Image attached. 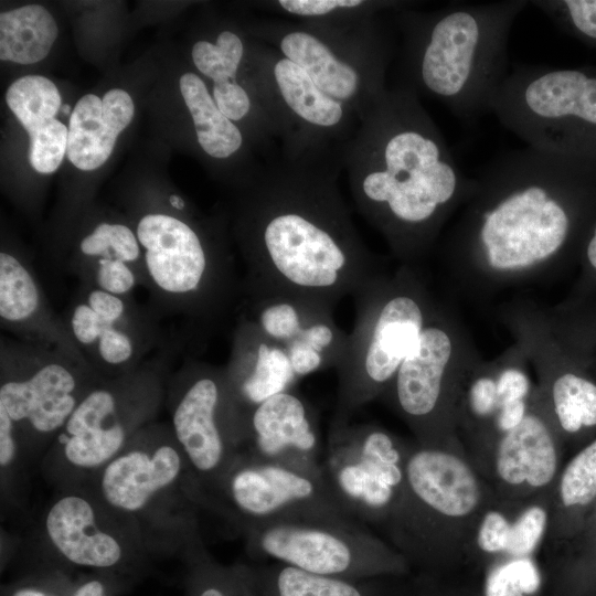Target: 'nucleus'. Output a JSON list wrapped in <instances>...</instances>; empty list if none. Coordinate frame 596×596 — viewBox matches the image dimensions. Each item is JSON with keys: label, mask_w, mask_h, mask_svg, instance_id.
<instances>
[{"label": "nucleus", "mask_w": 596, "mask_h": 596, "mask_svg": "<svg viewBox=\"0 0 596 596\" xmlns=\"http://www.w3.org/2000/svg\"><path fill=\"white\" fill-rule=\"evenodd\" d=\"M438 244L454 294L486 301L545 283L596 202V162L530 146L493 157Z\"/></svg>", "instance_id": "obj_1"}, {"label": "nucleus", "mask_w": 596, "mask_h": 596, "mask_svg": "<svg viewBox=\"0 0 596 596\" xmlns=\"http://www.w3.org/2000/svg\"><path fill=\"white\" fill-rule=\"evenodd\" d=\"M340 152L280 151L248 180L238 234L249 300L286 297L334 309L386 270L353 223Z\"/></svg>", "instance_id": "obj_2"}, {"label": "nucleus", "mask_w": 596, "mask_h": 596, "mask_svg": "<svg viewBox=\"0 0 596 596\" xmlns=\"http://www.w3.org/2000/svg\"><path fill=\"white\" fill-rule=\"evenodd\" d=\"M341 162L355 207L401 265L419 267L479 187L459 168L421 98L397 85L360 120Z\"/></svg>", "instance_id": "obj_3"}, {"label": "nucleus", "mask_w": 596, "mask_h": 596, "mask_svg": "<svg viewBox=\"0 0 596 596\" xmlns=\"http://www.w3.org/2000/svg\"><path fill=\"white\" fill-rule=\"evenodd\" d=\"M414 2L390 12L397 86L433 98L469 121L490 113L509 70L508 42L528 0L456 3L430 11Z\"/></svg>", "instance_id": "obj_4"}, {"label": "nucleus", "mask_w": 596, "mask_h": 596, "mask_svg": "<svg viewBox=\"0 0 596 596\" xmlns=\"http://www.w3.org/2000/svg\"><path fill=\"white\" fill-rule=\"evenodd\" d=\"M419 269L400 264L353 296L354 327L336 369L330 428L347 425L361 407L380 398L417 344L438 300Z\"/></svg>", "instance_id": "obj_5"}, {"label": "nucleus", "mask_w": 596, "mask_h": 596, "mask_svg": "<svg viewBox=\"0 0 596 596\" xmlns=\"http://www.w3.org/2000/svg\"><path fill=\"white\" fill-rule=\"evenodd\" d=\"M496 499L464 449L408 444L404 486L385 531L406 558L436 563L471 549L477 523Z\"/></svg>", "instance_id": "obj_6"}, {"label": "nucleus", "mask_w": 596, "mask_h": 596, "mask_svg": "<svg viewBox=\"0 0 596 596\" xmlns=\"http://www.w3.org/2000/svg\"><path fill=\"white\" fill-rule=\"evenodd\" d=\"M390 12L334 24L270 18L251 31L361 120L389 88L386 73L396 52Z\"/></svg>", "instance_id": "obj_7"}, {"label": "nucleus", "mask_w": 596, "mask_h": 596, "mask_svg": "<svg viewBox=\"0 0 596 596\" xmlns=\"http://www.w3.org/2000/svg\"><path fill=\"white\" fill-rule=\"evenodd\" d=\"M490 113L526 146L596 162V74L515 65Z\"/></svg>", "instance_id": "obj_8"}, {"label": "nucleus", "mask_w": 596, "mask_h": 596, "mask_svg": "<svg viewBox=\"0 0 596 596\" xmlns=\"http://www.w3.org/2000/svg\"><path fill=\"white\" fill-rule=\"evenodd\" d=\"M478 355L455 308L438 299L417 344L380 400L418 444L465 450L456 432L455 406L462 376Z\"/></svg>", "instance_id": "obj_9"}, {"label": "nucleus", "mask_w": 596, "mask_h": 596, "mask_svg": "<svg viewBox=\"0 0 596 596\" xmlns=\"http://www.w3.org/2000/svg\"><path fill=\"white\" fill-rule=\"evenodd\" d=\"M247 58V81L275 126L279 151L341 152L359 126L358 115L324 94L301 67L273 46L256 41Z\"/></svg>", "instance_id": "obj_10"}, {"label": "nucleus", "mask_w": 596, "mask_h": 596, "mask_svg": "<svg viewBox=\"0 0 596 596\" xmlns=\"http://www.w3.org/2000/svg\"><path fill=\"white\" fill-rule=\"evenodd\" d=\"M409 441L372 424L329 428L323 476L341 505L358 521L385 528L405 478Z\"/></svg>", "instance_id": "obj_11"}, {"label": "nucleus", "mask_w": 596, "mask_h": 596, "mask_svg": "<svg viewBox=\"0 0 596 596\" xmlns=\"http://www.w3.org/2000/svg\"><path fill=\"white\" fill-rule=\"evenodd\" d=\"M245 532L255 555L326 576L370 578L407 564L389 541L360 522H279Z\"/></svg>", "instance_id": "obj_12"}, {"label": "nucleus", "mask_w": 596, "mask_h": 596, "mask_svg": "<svg viewBox=\"0 0 596 596\" xmlns=\"http://www.w3.org/2000/svg\"><path fill=\"white\" fill-rule=\"evenodd\" d=\"M217 488L245 531L279 522H360L334 497L323 471L238 455Z\"/></svg>", "instance_id": "obj_13"}, {"label": "nucleus", "mask_w": 596, "mask_h": 596, "mask_svg": "<svg viewBox=\"0 0 596 596\" xmlns=\"http://www.w3.org/2000/svg\"><path fill=\"white\" fill-rule=\"evenodd\" d=\"M532 374L514 342L492 360L479 354L467 368L456 400L455 425L476 468L528 414L536 390Z\"/></svg>", "instance_id": "obj_14"}, {"label": "nucleus", "mask_w": 596, "mask_h": 596, "mask_svg": "<svg viewBox=\"0 0 596 596\" xmlns=\"http://www.w3.org/2000/svg\"><path fill=\"white\" fill-rule=\"evenodd\" d=\"M172 425L195 479L219 487L237 458L244 436V416L232 396L225 369L198 364L189 370Z\"/></svg>", "instance_id": "obj_15"}, {"label": "nucleus", "mask_w": 596, "mask_h": 596, "mask_svg": "<svg viewBox=\"0 0 596 596\" xmlns=\"http://www.w3.org/2000/svg\"><path fill=\"white\" fill-rule=\"evenodd\" d=\"M136 235L157 288L198 311L222 307L231 290L228 269L200 232L178 217L153 213L139 221Z\"/></svg>", "instance_id": "obj_16"}, {"label": "nucleus", "mask_w": 596, "mask_h": 596, "mask_svg": "<svg viewBox=\"0 0 596 596\" xmlns=\"http://www.w3.org/2000/svg\"><path fill=\"white\" fill-rule=\"evenodd\" d=\"M560 437L535 390L523 421L477 467L496 499L525 502L551 492L561 471Z\"/></svg>", "instance_id": "obj_17"}, {"label": "nucleus", "mask_w": 596, "mask_h": 596, "mask_svg": "<svg viewBox=\"0 0 596 596\" xmlns=\"http://www.w3.org/2000/svg\"><path fill=\"white\" fill-rule=\"evenodd\" d=\"M246 316L285 348L299 380L337 369L343 359L349 333L338 327L332 309L302 299L273 297L249 300Z\"/></svg>", "instance_id": "obj_18"}, {"label": "nucleus", "mask_w": 596, "mask_h": 596, "mask_svg": "<svg viewBox=\"0 0 596 596\" xmlns=\"http://www.w3.org/2000/svg\"><path fill=\"white\" fill-rule=\"evenodd\" d=\"M244 445L246 451L240 456L322 471L318 415L295 389L272 396L245 415L241 448Z\"/></svg>", "instance_id": "obj_19"}, {"label": "nucleus", "mask_w": 596, "mask_h": 596, "mask_svg": "<svg viewBox=\"0 0 596 596\" xmlns=\"http://www.w3.org/2000/svg\"><path fill=\"white\" fill-rule=\"evenodd\" d=\"M85 394L75 368L65 360L47 358L2 380L0 408L15 430L23 426L39 435H52L62 429Z\"/></svg>", "instance_id": "obj_20"}, {"label": "nucleus", "mask_w": 596, "mask_h": 596, "mask_svg": "<svg viewBox=\"0 0 596 596\" xmlns=\"http://www.w3.org/2000/svg\"><path fill=\"white\" fill-rule=\"evenodd\" d=\"M246 47L242 36L231 29L217 32L214 41L199 40L191 50L194 66L212 82V97L233 123L249 121L259 146L272 157L279 150L278 135L255 97L249 84L238 81Z\"/></svg>", "instance_id": "obj_21"}, {"label": "nucleus", "mask_w": 596, "mask_h": 596, "mask_svg": "<svg viewBox=\"0 0 596 596\" xmlns=\"http://www.w3.org/2000/svg\"><path fill=\"white\" fill-rule=\"evenodd\" d=\"M188 461L177 440L125 447L103 467L100 492L115 510L137 513L174 486Z\"/></svg>", "instance_id": "obj_22"}, {"label": "nucleus", "mask_w": 596, "mask_h": 596, "mask_svg": "<svg viewBox=\"0 0 596 596\" xmlns=\"http://www.w3.org/2000/svg\"><path fill=\"white\" fill-rule=\"evenodd\" d=\"M130 429L119 394L100 386L86 392L57 433V440L71 466L103 468L127 446Z\"/></svg>", "instance_id": "obj_23"}, {"label": "nucleus", "mask_w": 596, "mask_h": 596, "mask_svg": "<svg viewBox=\"0 0 596 596\" xmlns=\"http://www.w3.org/2000/svg\"><path fill=\"white\" fill-rule=\"evenodd\" d=\"M234 402L245 415L299 381L283 345L268 338L247 316L234 332L232 355L225 368Z\"/></svg>", "instance_id": "obj_24"}, {"label": "nucleus", "mask_w": 596, "mask_h": 596, "mask_svg": "<svg viewBox=\"0 0 596 596\" xmlns=\"http://www.w3.org/2000/svg\"><path fill=\"white\" fill-rule=\"evenodd\" d=\"M123 297L93 287L75 304L68 330L76 344L105 369L121 370L137 356V341Z\"/></svg>", "instance_id": "obj_25"}, {"label": "nucleus", "mask_w": 596, "mask_h": 596, "mask_svg": "<svg viewBox=\"0 0 596 596\" xmlns=\"http://www.w3.org/2000/svg\"><path fill=\"white\" fill-rule=\"evenodd\" d=\"M51 544L70 562L91 567H110L123 557L120 539L102 526L96 508L73 493L58 498L45 517Z\"/></svg>", "instance_id": "obj_26"}, {"label": "nucleus", "mask_w": 596, "mask_h": 596, "mask_svg": "<svg viewBox=\"0 0 596 596\" xmlns=\"http://www.w3.org/2000/svg\"><path fill=\"white\" fill-rule=\"evenodd\" d=\"M135 106L130 95L113 88L103 98L86 94L78 99L68 124L67 158L78 169L89 171L110 157L118 135L130 124Z\"/></svg>", "instance_id": "obj_27"}, {"label": "nucleus", "mask_w": 596, "mask_h": 596, "mask_svg": "<svg viewBox=\"0 0 596 596\" xmlns=\"http://www.w3.org/2000/svg\"><path fill=\"white\" fill-rule=\"evenodd\" d=\"M179 88L203 153L215 161L236 158L245 148V136L219 109L205 82L198 74L187 72L179 79Z\"/></svg>", "instance_id": "obj_28"}, {"label": "nucleus", "mask_w": 596, "mask_h": 596, "mask_svg": "<svg viewBox=\"0 0 596 596\" xmlns=\"http://www.w3.org/2000/svg\"><path fill=\"white\" fill-rule=\"evenodd\" d=\"M57 25L40 4H28L0 14V58L18 64H33L51 51Z\"/></svg>", "instance_id": "obj_29"}, {"label": "nucleus", "mask_w": 596, "mask_h": 596, "mask_svg": "<svg viewBox=\"0 0 596 596\" xmlns=\"http://www.w3.org/2000/svg\"><path fill=\"white\" fill-rule=\"evenodd\" d=\"M255 596H375L369 578H343L309 573L275 563L249 573Z\"/></svg>", "instance_id": "obj_30"}, {"label": "nucleus", "mask_w": 596, "mask_h": 596, "mask_svg": "<svg viewBox=\"0 0 596 596\" xmlns=\"http://www.w3.org/2000/svg\"><path fill=\"white\" fill-rule=\"evenodd\" d=\"M536 393L560 436L596 426V384L583 374L568 372L551 383L536 385Z\"/></svg>", "instance_id": "obj_31"}, {"label": "nucleus", "mask_w": 596, "mask_h": 596, "mask_svg": "<svg viewBox=\"0 0 596 596\" xmlns=\"http://www.w3.org/2000/svg\"><path fill=\"white\" fill-rule=\"evenodd\" d=\"M596 499V439L581 449L560 471L551 493L546 540L560 528L568 512L583 509Z\"/></svg>", "instance_id": "obj_32"}, {"label": "nucleus", "mask_w": 596, "mask_h": 596, "mask_svg": "<svg viewBox=\"0 0 596 596\" xmlns=\"http://www.w3.org/2000/svg\"><path fill=\"white\" fill-rule=\"evenodd\" d=\"M413 3L393 0H272L262 2L269 14L316 23H341L379 15Z\"/></svg>", "instance_id": "obj_33"}, {"label": "nucleus", "mask_w": 596, "mask_h": 596, "mask_svg": "<svg viewBox=\"0 0 596 596\" xmlns=\"http://www.w3.org/2000/svg\"><path fill=\"white\" fill-rule=\"evenodd\" d=\"M42 310V297L31 272L13 255L0 253V317L14 327L31 324Z\"/></svg>", "instance_id": "obj_34"}, {"label": "nucleus", "mask_w": 596, "mask_h": 596, "mask_svg": "<svg viewBox=\"0 0 596 596\" xmlns=\"http://www.w3.org/2000/svg\"><path fill=\"white\" fill-rule=\"evenodd\" d=\"M6 102L25 130L55 118L61 95L55 84L41 75H26L8 88Z\"/></svg>", "instance_id": "obj_35"}, {"label": "nucleus", "mask_w": 596, "mask_h": 596, "mask_svg": "<svg viewBox=\"0 0 596 596\" xmlns=\"http://www.w3.org/2000/svg\"><path fill=\"white\" fill-rule=\"evenodd\" d=\"M551 492L522 502L511 526L503 558L534 556L547 538L551 513Z\"/></svg>", "instance_id": "obj_36"}, {"label": "nucleus", "mask_w": 596, "mask_h": 596, "mask_svg": "<svg viewBox=\"0 0 596 596\" xmlns=\"http://www.w3.org/2000/svg\"><path fill=\"white\" fill-rule=\"evenodd\" d=\"M540 586L541 574L533 556L501 558L486 576L485 596H531Z\"/></svg>", "instance_id": "obj_37"}, {"label": "nucleus", "mask_w": 596, "mask_h": 596, "mask_svg": "<svg viewBox=\"0 0 596 596\" xmlns=\"http://www.w3.org/2000/svg\"><path fill=\"white\" fill-rule=\"evenodd\" d=\"M521 503L494 499L477 523L470 550L496 560L503 558L512 521Z\"/></svg>", "instance_id": "obj_38"}, {"label": "nucleus", "mask_w": 596, "mask_h": 596, "mask_svg": "<svg viewBox=\"0 0 596 596\" xmlns=\"http://www.w3.org/2000/svg\"><path fill=\"white\" fill-rule=\"evenodd\" d=\"M530 4L566 33L596 45V0H534Z\"/></svg>", "instance_id": "obj_39"}, {"label": "nucleus", "mask_w": 596, "mask_h": 596, "mask_svg": "<svg viewBox=\"0 0 596 596\" xmlns=\"http://www.w3.org/2000/svg\"><path fill=\"white\" fill-rule=\"evenodd\" d=\"M29 160L34 170L49 174L62 163L67 151L68 128L52 118L29 130Z\"/></svg>", "instance_id": "obj_40"}, {"label": "nucleus", "mask_w": 596, "mask_h": 596, "mask_svg": "<svg viewBox=\"0 0 596 596\" xmlns=\"http://www.w3.org/2000/svg\"><path fill=\"white\" fill-rule=\"evenodd\" d=\"M92 273L95 288L119 297L129 294L137 283L134 269L119 259H95Z\"/></svg>", "instance_id": "obj_41"}, {"label": "nucleus", "mask_w": 596, "mask_h": 596, "mask_svg": "<svg viewBox=\"0 0 596 596\" xmlns=\"http://www.w3.org/2000/svg\"><path fill=\"white\" fill-rule=\"evenodd\" d=\"M17 453L15 427L4 409L0 408V465L8 467Z\"/></svg>", "instance_id": "obj_42"}, {"label": "nucleus", "mask_w": 596, "mask_h": 596, "mask_svg": "<svg viewBox=\"0 0 596 596\" xmlns=\"http://www.w3.org/2000/svg\"><path fill=\"white\" fill-rule=\"evenodd\" d=\"M74 596H104L102 583L92 581L81 586Z\"/></svg>", "instance_id": "obj_43"}, {"label": "nucleus", "mask_w": 596, "mask_h": 596, "mask_svg": "<svg viewBox=\"0 0 596 596\" xmlns=\"http://www.w3.org/2000/svg\"><path fill=\"white\" fill-rule=\"evenodd\" d=\"M199 596H227L224 589L219 586H207L205 587Z\"/></svg>", "instance_id": "obj_44"}, {"label": "nucleus", "mask_w": 596, "mask_h": 596, "mask_svg": "<svg viewBox=\"0 0 596 596\" xmlns=\"http://www.w3.org/2000/svg\"><path fill=\"white\" fill-rule=\"evenodd\" d=\"M13 596H49V595L36 589L26 588V589L18 590Z\"/></svg>", "instance_id": "obj_45"}, {"label": "nucleus", "mask_w": 596, "mask_h": 596, "mask_svg": "<svg viewBox=\"0 0 596 596\" xmlns=\"http://www.w3.org/2000/svg\"><path fill=\"white\" fill-rule=\"evenodd\" d=\"M169 201L171 205L178 210H183L185 206L184 201L178 195H171Z\"/></svg>", "instance_id": "obj_46"}, {"label": "nucleus", "mask_w": 596, "mask_h": 596, "mask_svg": "<svg viewBox=\"0 0 596 596\" xmlns=\"http://www.w3.org/2000/svg\"><path fill=\"white\" fill-rule=\"evenodd\" d=\"M70 109H71V107L68 105H63L62 106V110H63L64 114H68Z\"/></svg>", "instance_id": "obj_47"}]
</instances>
